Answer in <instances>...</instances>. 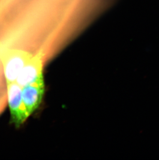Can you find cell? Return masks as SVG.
<instances>
[{"label":"cell","instance_id":"6da1fadb","mask_svg":"<svg viewBox=\"0 0 159 160\" xmlns=\"http://www.w3.org/2000/svg\"><path fill=\"white\" fill-rule=\"evenodd\" d=\"M33 57L32 52L20 48H8L4 50L1 59L6 83L16 82L21 71Z\"/></svg>","mask_w":159,"mask_h":160},{"label":"cell","instance_id":"7a4b0ae2","mask_svg":"<svg viewBox=\"0 0 159 160\" xmlns=\"http://www.w3.org/2000/svg\"><path fill=\"white\" fill-rule=\"evenodd\" d=\"M7 90L11 120L16 127H19L29 117L23 101L22 87L14 82L7 83Z\"/></svg>","mask_w":159,"mask_h":160},{"label":"cell","instance_id":"3957f363","mask_svg":"<svg viewBox=\"0 0 159 160\" xmlns=\"http://www.w3.org/2000/svg\"><path fill=\"white\" fill-rule=\"evenodd\" d=\"M45 54V49L39 50L23 68L16 81L20 86L23 87L44 78L43 60Z\"/></svg>","mask_w":159,"mask_h":160},{"label":"cell","instance_id":"277c9868","mask_svg":"<svg viewBox=\"0 0 159 160\" xmlns=\"http://www.w3.org/2000/svg\"><path fill=\"white\" fill-rule=\"evenodd\" d=\"M45 92L44 79L22 87V98L29 116L40 106Z\"/></svg>","mask_w":159,"mask_h":160}]
</instances>
